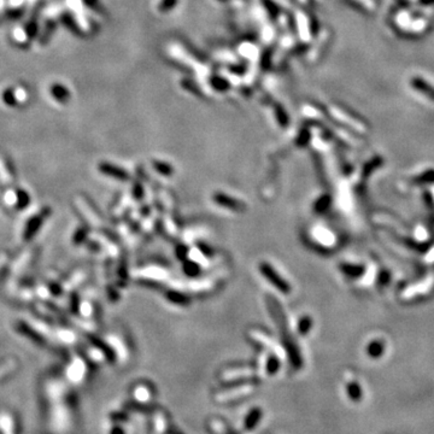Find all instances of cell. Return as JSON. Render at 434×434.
Here are the masks:
<instances>
[{
  "label": "cell",
  "mask_w": 434,
  "mask_h": 434,
  "mask_svg": "<svg viewBox=\"0 0 434 434\" xmlns=\"http://www.w3.org/2000/svg\"><path fill=\"white\" fill-rule=\"evenodd\" d=\"M262 418V410H259L258 408H254L252 409L249 415L245 418V427L246 430H253L257 426V423L259 422V420Z\"/></svg>",
  "instance_id": "cell-1"
},
{
  "label": "cell",
  "mask_w": 434,
  "mask_h": 434,
  "mask_svg": "<svg viewBox=\"0 0 434 434\" xmlns=\"http://www.w3.org/2000/svg\"><path fill=\"white\" fill-rule=\"evenodd\" d=\"M411 84L416 90L421 91L422 93H426V94L430 95L431 98H434V88L428 84V82L423 81V80L420 79V77H415V79L411 81Z\"/></svg>",
  "instance_id": "cell-2"
},
{
  "label": "cell",
  "mask_w": 434,
  "mask_h": 434,
  "mask_svg": "<svg viewBox=\"0 0 434 434\" xmlns=\"http://www.w3.org/2000/svg\"><path fill=\"white\" fill-rule=\"evenodd\" d=\"M349 393H350L351 398L355 399V401L360 399L361 398V391H360V387H358V385L357 386H356V385H350Z\"/></svg>",
  "instance_id": "cell-3"
},
{
  "label": "cell",
  "mask_w": 434,
  "mask_h": 434,
  "mask_svg": "<svg viewBox=\"0 0 434 434\" xmlns=\"http://www.w3.org/2000/svg\"><path fill=\"white\" fill-rule=\"evenodd\" d=\"M111 434H123V431H122L121 428H115V430L111 432Z\"/></svg>",
  "instance_id": "cell-4"
}]
</instances>
